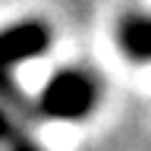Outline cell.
Masks as SVG:
<instances>
[{
    "label": "cell",
    "mask_w": 151,
    "mask_h": 151,
    "mask_svg": "<svg viewBox=\"0 0 151 151\" xmlns=\"http://www.w3.org/2000/svg\"><path fill=\"white\" fill-rule=\"evenodd\" d=\"M116 44L123 57L132 63H148L151 60V16L148 13H129L116 25Z\"/></svg>",
    "instance_id": "3"
},
{
    "label": "cell",
    "mask_w": 151,
    "mask_h": 151,
    "mask_svg": "<svg viewBox=\"0 0 151 151\" xmlns=\"http://www.w3.org/2000/svg\"><path fill=\"white\" fill-rule=\"evenodd\" d=\"M47 44H50V32L41 19H22V22H13L9 28L0 32V107L16 110L25 120L35 116V107L19 91L13 69L25 60L41 57L47 50Z\"/></svg>",
    "instance_id": "1"
},
{
    "label": "cell",
    "mask_w": 151,
    "mask_h": 151,
    "mask_svg": "<svg viewBox=\"0 0 151 151\" xmlns=\"http://www.w3.org/2000/svg\"><path fill=\"white\" fill-rule=\"evenodd\" d=\"M0 151H44L25 126L13 120L6 107H0Z\"/></svg>",
    "instance_id": "4"
},
{
    "label": "cell",
    "mask_w": 151,
    "mask_h": 151,
    "mask_svg": "<svg viewBox=\"0 0 151 151\" xmlns=\"http://www.w3.org/2000/svg\"><path fill=\"white\" fill-rule=\"evenodd\" d=\"M98 104V82L85 69H57L50 82L32 101L35 116L44 120H85Z\"/></svg>",
    "instance_id": "2"
}]
</instances>
